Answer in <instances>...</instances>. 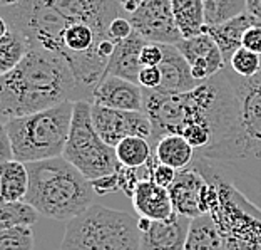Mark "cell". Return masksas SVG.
<instances>
[{"label": "cell", "mask_w": 261, "mask_h": 250, "mask_svg": "<svg viewBox=\"0 0 261 250\" xmlns=\"http://www.w3.org/2000/svg\"><path fill=\"white\" fill-rule=\"evenodd\" d=\"M254 79H256V81L259 82V84H261V69H259V73H258L256 76H254Z\"/></svg>", "instance_id": "cell-38"}, {"label": "cell", "mask_w": 261, "mask_h": 250, "mask_svg": "<svg viewBox=\"0 0 261 250\" xmlns=\"http://www.w3.org/2000/svg\"><path fill=\"white\" fill-rule=\"evenodd\" d=\"M146 44L147 40L142 39L138 32H133L127 39L119 40L109 59L106 76L122 77V79L139 84V73L142 69L141 51Z\"/></svg>", "instance_id": "cell-16"}, {"label": "cell", "mask_w": 261, "mask_h": 250, "mask_svg": "<svg viewBox=\"0 0 261 250\" xmlns=\"http://www.w3.org/2000/svg\"><path fill=\"white\" fill-rule=\"evenodd\" d=\"M119 2H121L122 10L126 12L127 15H130V14H134V12L146 2V0H119Z\"/></svg>", "instance_id": "cell-35"}, {"label": "cell", "mask_w": 261, "mask_h": 250, "mask_svg": "<svg viewBox=\"0 0 261 250\" xmlns=\"http://www.w3.org/2000/svg\"><path fill=\"white\" fill-rule=\"evenodd\" d=\"M206 185L207 181L204 180V176L198 170H194L193 166L177 171L176 180L168 188L176 213L191 220L203 215L201 196H203V190L206 188Z\"/></svg>", "instance_id": "cell-13"}, {"label": "cell", "mask_w": 261, "mask_h": 250, "mask_svg": "<svg viewBox=\"0 0 261 250\" xmlns=\"http://www.w3.org/2000/svg\"><path fill=\"white\" fill-rule=\"evenodd\" d=\"M27 170L31 183L23 201L42 217L70 222L94 205L91 181L62 156L27 163Z\"/></svg>", "instance_id": "cell-3"}, {"label": "cell", "mask_w": 261, "mask_h": 250, "mask_svg": "<svg viewBox=\"0 0 261 250\" xmlns=\"http://www.w3.org/2000/svg\"><path fill=\"white\" fill-rule=\"evenodd\" d=\"M67 101L87 99L69 64L49 51L31 49L15 69L0 76L2 123Z\"/></svg>", "instance_id": "cell-1"}, {"label": "cell", "mask_w": 261, "mask_h": 250, "mask_svg": "<svg viewBox=\"0 0 261 250\" xmlns=\"http://www.w3.org/2000/svg\"><path fill=\"white\" fill-rule=\"evenodd\" d=\"M116 154L122 166L141 168V166H144L149 162V158L154 154V148L149 140L139 138V136H130V138L122 140L116 146Z\"/></svg>", "instance_id": "cell-23"}, {"label": "cell", "mask_w": 261, "mask_h": 250, "mask_svg": "<svg viewBox=\"0 0 261 250\" xmlns=\"http://www.w3.org/2000/svg\"><path fill=\"white\" fill-rule=\"evenodd\" d=\"M164 59L159 69H161L163 81L159 89L154 91L164 93V94H182L189 93L199 86V82L194 79L188 61L181 51L176 46H163Z\"/></svg>", "instance_id": "cell-15"}, {"label": "cell", "mask_w": 261, "mask_h": 250, "mask_svg": "<svg viewBox=\"0 0 261 250\" xmlns=\"http://www.w3.org/2000/svg\"><path fill=\"white\" fill-rule=\"evenodd\" d=\"M176 175H177V170L171 168V166H168V165L159 163V160H158V163L154 165V168H152L151 180L154 183H158L159 187L169 188L171 185H173V181L176 180Z\"/></svg>", "instance_id": "cell-31"}, {"label": "cell", "mask_w": 261, "mask_h": 250, "mask_svg": "<svg viewBox=\"0 0 261 250\" xmlns=\"http://www.w3.org/2000/svg\"><path fill=\"white\" fill-rule=\"evenodd\" d=\"M163 81V74L159 67H142L139 73V86L142 89H159Z\"/></svg>", "instance_id": "cell-32"}, {"label": "cell", "mask_w": 261, "mask_h": 250, "mask_svg": "<svg viewBox=\"0 0 261 250\" xmlns=\"http://www.w3.org/2000/svg\"><path fill=\"white\" fill-rule=\"evenodd\" d=\"M228 67L233 71L236 76L245 77V79H251L261 69V56L254 54V52L241 47L234 52L229 59Z\"/></svg>", "instance_id": "cell-26"}, {"label": "cell", "mask_w": 261, "mask_h": 250, "mask_svg": "<svg viewBox=\"0 0 261 250\" xmlns=\"http://www.w3.org/2000/svg\"><path fill=\"white\" fill-rule=\"evenodd\" d=\"M191 166L218 190V201L210 215L223 237L224 250H261V208L251 203L207 158L198 154Z\"/></svg>", "instance_id": "cell-4"}, {"label": "cell", "mask_w": 261, "mask_h": 250, "mask_svg": "<svg viewBox=\"0 0 261 250\" xmlns=\"http://www.w3.org/2000/svg\"><path fill=\"white\" fill-rule=\"evenodd\" d=\"M29 170L25 163L17 160L5 162L0 166V198L2 201H22L29 192Z\"/></svg>", "instance_id": "cell-19"}, {"label": "cell", "mask_w": 261, "mask_h": 250, "mask_svg": "<svg viewBox=\"0 0 261 250\" xmlns=\"http://www.w3.org/2000/svg\"><path fill=\"white\" fill-rule=\"evenodd\" d=\"M74 104L67 101L54 108L2 123L12 143L14 160L27 165L61 158L69 140Z\"/></svg>", "instance_id": "cell-5"}, {"label": "cell", "mask_w": 261, "mask_h": 250, "mask_svg": "<svg viewBox=\"0 0 261 250\" xmlns=\"http://www.w3.org/2000/svg\"><path fill=\"white\" fill-rule=\"evenodd\" d=\"M121 12L119 0H20L2 7V19L25 37L31 49L56 54L61 34L69 26L92 24L109 31Z\"/></svg>", "instance_id": "cell-2"}, {"label": "cell", "mask_w": 261, "mask_h": 250, "mask_svg": "<svg viewBox=\"0 0 261 250\" xmlns=\"http://www.w3.org/2000/svg\"><path fill=\"white\" fill-rule=\"evenodd\" d=\"M92 123L102 141L112 148L130 136L152 138V123L144 111H119L92 104Z\"/></svg>", "instance_id": "cell-8"}, {"label": "cell", "mask_w": 261, "mask_h": 250, "mask_svg": "<svg viewBox=\"0 0 261 250\" xmlns=\"http://www.w3.org/2000/svg\"><path fill=\"white\" fill-rule=\"evenodd\" d=\"M164 59L163 44L147 42L141 51V64L142 67H159Z\"/></svg>", "instance_id": "cell-28"}, {"label": "cell", "mask_w": 261, "mask_h": 250, "mask_svg": "<svg viewBox=\"0 0 261 250\" xmlns=\"http://www.w3.org/2000/svg\"><path fill=\"white\" fill-rule=\"evenodd\" d=\"M40 213L27 201H2L0 207V230L12 227H32Z\"/></svg>", "instance_id": "cell-24"}, {"label": "cell", "mask_w": 261, "mask_h": 250, "mask_svg": "<svg viewBox=\"0 0 261 250\" xmlns=\"http://www.w3.org/2000/svg\"><path fill=\"white\" fill-rule=\"evenodd\" d=\"M130 201L139 218H147L152 222H166L176 213L168 188L159 187L152 180L141 181Z\"/></svg>", "instance_id": "cell-14"}, {"label": "cell", "mask_w": 261, "mask_h": 250, "mask_svg": "<svg viewBox=\"0 0 261 250\" xmlns=\"http://www.w3.org/2000/svg\"><path fill=\"white\" fill-rule=\"evenodd\" d=\"M191 218L174 213L166 222L138 218L141 250H185Z\"/></svg>", "instance_id": "cell-11"}, {"label": "cell", "mask_w": 261, "mask_h": 250, "mask_svg": "<svg viewBox=\"0 0 261 250\" xmlns=\"http://www.w3.org/2000/svg\"><path fill=\"white\" fill-rule=\"evenodd\" d=\"M194 148L186 138L179 134H166L154 146V154L159 163L168 165L174 170H185L194 162Z\"/></svg>", "instance_id": "cell-18"}, {"label": "cell", "mask_w": 261, "mask_h": 250, "mask_svg": "<svg viewBox=\"0 0 261 250\" xmlns=\"http://www.w3.org/2000/svg\"><path fill=\"white\" fill-rule=\"evenodd\" d=\"M29 51L31 47L25 37L15 29L9 27V31L0 37V76L15 69L29 54Z\"/></svg>", "instance_id": "cell-22"}, {"label": "cell", "mask_w": 261, "mask_h": 250, "mask_svg": "<svg viewBox=\"0 0 261 250\" xmlns=\"http://www.w3.org/2000/svg\"><path fill=\"white\" fill-rule=\"evenodd\" d=\"M243 47L261 56V22L254 24L243 35Z\"/></svg>", "instance_id": "cell-33"}, {"label": "cell", "mask_w": 261, "mask_h": 250, "mask_svg": "<svg viewBox=\"0 0 261 250\" xmlns=\"http://www.w3.org/2000/svg\"><path fill=\"white\" fill-rule=\"evenodd\" d=\"M91 185L94 188V192L99 196H104L108 193H114L117 190H121V183H119V171L112 175H106L100 176L97 180H92Z\"/></svg>", "instance_id": "cell-29"}, {"label": "cell", "mask_w": 261, "mask_h": 250, "mask_svg": "<svg viewBox=\"0 0 261 250\" xmlns=\"http://www.w3.org/2000/svg\"><path fill=\"white\" fill-rule=\"evenodd\" d=\"M0 250H34L32 227H12L0 230Z\"/></svg>", "instance_id": "cell-27"}, {"label": "cell", "mask_w": 261, "mask_h": 250, "mask_svg": "<svg viewBox=\"0 0 261 250\" xmlns=\"http://www.w3.org/2000/svg\"><path fill=\"white\" fill-rule=\"evenodd\" d=\"M62 250H141L138 220L126 212L94 203L67 223Z\"/></svg>", "instance_id": "cell-6"}, {"label": "cell", "mask_w": 261, "mask_h": 250, "mask_svg": "<svg viewBox=\"0 0 261 250\" xmlns=\"http://www.w3.org/2000/svg\"><path fill=\"white\" fill-rule=\"evenodd\" d=\"M176 47L185 56L194 79L199 84L226 69V61H224L221 49L215 42V39L206 32L189 39H182Z\"/></svg>", "instance_id": "cell-10"}, {"label": "cell", "mask_w": 261, "mask_h": 250, "mask_svg": "<svg viewBox=\"0 0 261 250\" xmlns=\"http://www.w3.org/2000/svg\"><path fill=\"white\" fill-rule=\"evenodd\" d=\"M134 32L147 42L177 46L182 35L176 26L171 0H146L141 7L129 15Z\"/></svg>", "instance_id": "cell-9"}, {"label": "cell", "mask_w": 261, "mask_h": 250, "mask_svg": "<svg viewBox=\"0 0 261 250\" xmlns=\"http://www.w3.org/2000/svg\"><path fill=\"white\" fill-rule=\"evenodd\" d=\"M92 104L119 111H144V89L116 76H104L92 93Z\"/></svg>", "instance_id": "cell-12"}, {"label": "cell", "mask_w": 261, "mask_h": 250, "mask_svg": "<svg viewBox=\"0 0 261 250\" xmlns=\"http://www.w3.org/2000/svg\"><path fill=\"white\" fill-rule=\"evenodd\" d=\"M171 9L182 39L203 34L206 27V12L203 0H171Z\"/></svg>", "instance_id": "cell-20"}, {"label": "cell", "mask_w": 261, "mask_h": 250, "mask_svg": "<svg viewBox=\"0 0 261 250\" xmlns=\"http://www.w3.org/2000/svg\"><path fill=\"white\" fill-rule=\"evenodd\" d=\"M258 22H259L258 19H254L253 15L245 12V14L234 17V19H229L223 24H218V26H206L203 32H206L207 35H211L215 39V42L223 52V57L226 61V67H228L231 56L243 47V35H245L248 29L253 27Z\"/></svg>", "instance_id": "cell-17"}, {"label": "cell", "mask_w": 261, "mask_h": 250, "mask_svg": "<svg viewBox=\"0 0 261 250\" xmlns=\"http://www.w3.org/2000/svg\"><path fill=\"white\" fill-rule=\"evenodd\" d=\"M185 250H224L223 237L211 215H201L191 220Z\"/></svg>", "instance_id": "cell-21"}, {"label": "cell", "mask_w": 261, "mask_h": 250, "mask_svg": "<svg viewBox=\"0 0 261 250\" xmlns=\"http://www.w3.org/2000/svg\"><path fill=\"white\" fill-rule=\"evenodd\" d=\"M206 26H218L246 12V0H203Z\"/></svg>", "instance_id": "cell-25"}, {"label": "cell", "mask_w": 261, "mask_h": 250, "mask_svg": "<svg viewBox=\"0 0 261 250\" xmlns=\"http://www.w3.org/2000/svg\"><path fill=\"white\" fill-rule=\"evenodd\" d=\"M62 158L74 165L89 181L117 173L122 166L116 148L104 143L94 128L92 103L89 101H77L74 104L72 124Z\"/></svg>", "instance_id": "cell-7"}, {"label": "cell", "mask_w": 261, "mask_h": 250, "mask_svg": "<svg viewBox=\"0 0 261 250\" xmlns=\"http://www.w3.org/2000/svg\"><path fill=\"white\" fill-rule=\"evenodd\" d=\"M0 138H2L0 140V160H2V163L12 162V160H14V151H12V143L4 126L0 129Z\"/></svg>", "instance_id": "cell-34"}, {"label": "cell", "mask_w": 261, "mask_h": 250, "mask_svg": "<svg viewBox=\"0 0 261 250\" xmlns=\"http://www.w3.org/2000/svg\"><path fill=\"white\" fill-rule=\"evenodd\" d=\"M20 0H0V4H2V7H12V5H17Z\"/></svg>", "instance_id": "cell-37"}, {"label": "cell", "mask_w": 261, "mask_h": 250, "mask_svg": "<svg viewBox=\"0 0 261 250\" xmlns=\"http://www.w3.org/2000/svg\"><path fill=\"white\" fill-rule=\"evenodd\" d=\"M133 32H134V29H133V24L129 20V17H122V15L116 17L109 26V35L116 42L127 39Z\"/></svg>", "instance_id": "cell-30"}, {"label": "cell", "mask_w": 261, "mask_h": 250, "mask_svg": "<svg viewBox=\"0 0 261 250\" xmlns=\"http://www.w3.org/2000/svg\"><path fill=\"white\" fill-rule=\"evenodd\" d=\"M246 12L261 22V0H246Z\"/></svg>", "instance_id": "cell-36"}]
</instances>
